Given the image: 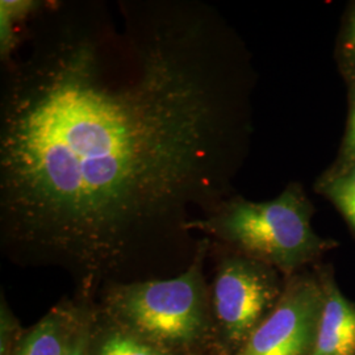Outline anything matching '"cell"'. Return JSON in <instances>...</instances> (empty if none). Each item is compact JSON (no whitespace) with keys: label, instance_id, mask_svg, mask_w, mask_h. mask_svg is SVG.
I'll list each match as a JSON object with an SVG mask.
<instances>
[{"label":"cell","instance_id":"6da1fadb","mask_svg":"<svg viewBox=\"0 0 355 355\" xmlns=\"http://www.w3.org/2000/svg\"><path fill=\"white\" fill-rule=\"evenodd\" d=\"M241 58L204 0H45L0 69V228L26 261L121 274L233 196Z\"/></svg>","mask_w":355,"mask_h":355},{"label":"cell","instance_id":"7a4b0ae2","mask_svg":"<svg viewBox=\"0 0 355 355\" xmlns=\"http://www.w3.org/2000/svg\"><path fill=\"white\" fill-rule=\"evenodd\" d=\"M313 211L303 186L290 183L268 202L234 193L191 229L290 277L331 248L312 228Z\"/></svg>","mask_w":355,"mask_h":355},{"label":"cell","instance_id":"3957f363","mask_svg":"<svg viewBox=\"0 0 355 355\" xmlns=\"http://www.w3.org/2000/svg\"><path fill=\"white\" fill-rule=\"evenodd\" d=\"M208 239L183 272L171 278L116 283L108 291L110 304L142 334L168 343L193 340L203 324V259Z\"/></svg>","mask_w":355,"mask_h":355},{"label":"cell","instance_id":"277c9868","mask_svg":"<svg viewBox=\"0 0 355 355\" xmlns=\"http://www.w3.org/2000/svg\"><path fill=\"white\" fill-rule=\"evenodd\" d=\"M284 290L278 270L241 254L225 255L212 284V304L232 343L245 345L278 304Z\"/></svg>","mask_w":355,"mask_h":355},{"label":"cell","instance_id":"5b68a950","mask_svg":"<svg viewBox=\"0 0 355 355\" xmlns=\"http://www.w3.org/2000/svg\"><path fill=\"white\" fill-rule=\"evenodd\" d=\"M324 296L321 277L300 272L290 275L278 304L237 355H311Z\"/></svg>","mask_w":355,"mask_h":355},{"label":"cell","instance_id":"8992f818","mask_svg":"<svg viewBox=\"0 0 355 355\" xmlns=\"http://www.w3.org/2000/svg\"><path fill=\"white\" fill-rule=\"evenodd\" d=\"M320 277L325 296L311 355H355V304L343 296L330 275Z\"/></svg>","mask_w":355,"mask_h":355},{"label":"cell","instance_id":"52a82bcc","mask_svg":"<svg viewBox=\"0 0 355 355\" xmlns=\"http://www.w3.org/2000/svg\"><path fill=\"white\" fill-rule=\"evenodd\" d=\"M67 311H53L29 331L16 355H64L71 338L66 333Z\"/></svg>","mask_w":355,"mask_h":355},{"label":"cell","instance_id":"ba28073f","mask_svg":"<svg viewBox=\"0 0 355 355\" xmlns=\"http://www.w3.org/2000/svg\"><path fill=\"white\" fill-rule=\"evenodd\" d=\"M45 0L0 1V62L8 60L16 49L20 33L29 19L44 6Z\"/></svg>","mask_w":355,"mask_h":355},{"label":"cell","instance_id":"9c48e42d","mask_svg":"<svg viewBox=\"0 0 355 355\" xmlns=\"http://www.w3.org/2000/svg\"><path fill=\"white\" fill-rule=\"evenodd\" d=\"M318 191L327 196L355 233V164L330 167L318 179Z\"/></svg>","mask_w":355,"mask_h":355},{"label":"cell","instance_id":"30bf717a","mask_svg":"<svg viewBox=\"0 0 355 355\" xmlns=\"http://www.w3.org/2000/svg\"><path fill=\"white\" fill-rule=\"evenodd\" d=\"M337 60L349 89L355 87V3L349 7L337 44Z\"/></svg>","mask_w":355,"mask_h":355},{"label":"cell","instance_id":"8fae6325","mask_svg":"<svg viewBox=\"0 0 355 355\" xmlns=\"http://www.w3.org/2000/svg\"><path fill=\"white\" fill-rule=\"evenodd\" d=\"M98 355H162V353L136 337L114 334L103 343Z\"/></svg>","mask_w":355,"mask_h":355},{"label":"cell","instance_id":"7c38bea8","mask_svg":"<svg viewBox=\"0 0 355 355\" xmlns=\"http://www.w3.org/2000/svg\"><path fill=\"white\" fill-rule=\"evenodd\" d=\"M349 120L346 135L343 141V148L338 155V159L333 167H343V166L355 164V87L350 89V110H349Z\"/></svg>","mask_w":355,"mask_h":355},{"label":"cell","instance_id":"4fadbf2b","mask_svg":"<svg viewBox=\"0 0 355 355\" xmlns=\"http://www.w3.org/2000/svg\"><path fill=\"white\" fill-rule=\"evenodd\" d=\"M64 355H87V338L85 333L74 334L69 343Z\"/></svg>","mask_w":355,"mask_h":355}]
</instances>
